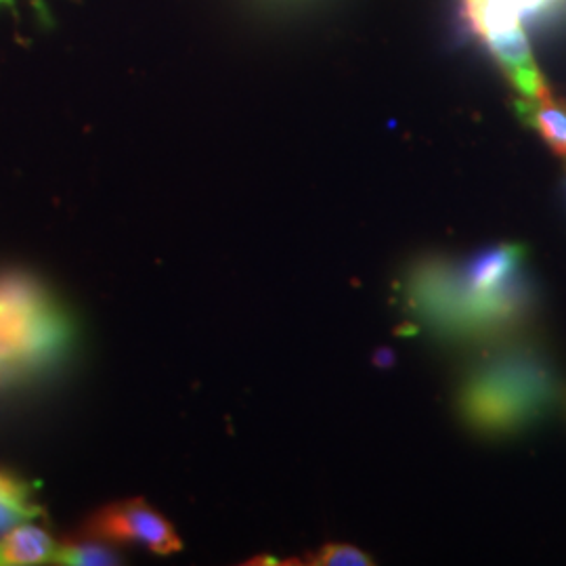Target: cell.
I'll return each instance as SVG.
<instances>
[{"instance_id": "obj_8", "label": "cell", "mask_w": 566, "mask_h": 566, "mask_svg": "<svg viewBox=\"0 0 566 566\" xmlns=\"http://www.w3.org/2000/svg\"><path fill=\"white\" fill-rule=\"evenodd\" d=\"M308 565L367 566L374 565V558L357 547L346 546V544H327L317 554L311 556Z\"/></svg>"}, {"instance_id": "obj_1", "label": "cell", "mask_w": 566, "mask_h": 566, "mask_svg": "<svg viewBox=\"0 0 566 566\" xmlns=\"http://www.w3.org/2000/svg\"><path fill=\"white\" fill-rule=\"evenodd\" d=\"M67 340L60 308L25 275L0 277V371L42 364Z\"/></svg>"}, {"instance_id": "obj_11", "label": "cell", "mask_w": 566, "mask_h": 566, "mask_svg": "<svg viewBox=\"0 0 566 566\" xmlns=\"http://www.w3.org/2000/svg\"><path fill=\"white\" fill-rule=\"evenodd\" d=\"M41 514V507L15 506L11 502H2L0 500V533H7L9 528L21 525V523L34 521Z\"/></svg>"}, {"instance_id": "obj_2", "label": "cell", "mask_w": 566, "mask_h": 566, "mask_svg": "<svg viewBox=\"0 0 566 566\" xmlns=\"http://www.w3.org/2000/svg\"><path fill=\"white\" fill-rule=\"evenodd\" d=\"M546 369L531 359H510L479 374L462 395L465 418L486 432H507L535 420L549 403Z\"/></svg>"}, {"instance_id": "obj_5", "label": "cell", "mask_w": 566, "mask_h": 566, "mask_svg": "<svg viewBox=\"0 0 566 566\" xmlns=\"http://www.w3.org/2000/svg\"><path fill=\"white\" fill-rule=\"evenodd\" d=\"M57 546L42 526L21 523L0 537V566L53 565Z\"/></svg>"}, {"instance_id": "obj_7", "label": "cell", "mask_w": 566, "mask_h": 566, "mask_svg": "<svg viewBox=\"0 0 566 566\" xmlns=\"http://www.w3.org/2000/svg\"><path fill=\"white\" fill-rule=\"evenodd\" d=\"M120 558L116 552L105 546V542L88 537V542H72L60 544L53 556V565H118Z\"/></svg>"}, {"instance_id": "obj_12", "label": "cell", "mask_w": 566, "mask_h": 566, "mask_svg": "<svg viewBox=\"0 0 566 566\" xmlns=\"http://www.w3.org/2000/svg\"><path fill=\"white\" fill-rule=\"evenodd\" d=\"M392 350H388V348H382V350H378L376 355H374V364L380 365V367H388V365H392Z\"/></svg>"}, {"instance_id": "obj_10", "label": "cell", "mask_w": 566, "mask_h": 566, "mask_svg": "<svg viewBox=\"0 0 566 566\" xmlns=\"http://www.w3.org/2000/svg\"><path fill=\"white\" fill-rule=\"evenodd\" d=\"M521 18H531V20H539V18H554L558 13L566 11V0H514Z\"/></svg>"}, {"instance_id": "obj_14", "label": "cell", "mask_w": 566, "mask_h": 566, "mask_svg": "<svg viewBox=\"0 0 566 566\" xmlns=\"http://www.w3.org/2000/svg\"><path fill=\"white\" fill-rule=\"evenodd\" d=\"M36 4H39V7H41V0H36Z\"/></svg>"}, {"instance_id": "obj_4", "label": "cell", "mask_w": 566, "mask_h": 566, "mask_svg": "<svg viewBox=\"0 0 566 566\" xmlns=\"http://www.w3.org/2000/svg\"><path fill=\"white\" fill-rule=\"evenodd\" d=\"M84 533L105 544H135L160 556L182 549L175 526L143 500H124L103 507L84 525Z\"/></svg>"}, {"instance_id": "obj_3", "label": "cell", "mask_w": 566, "mask_h": 566, "mask_svg": "<svg viewBox=\"0 0 566 566\" xmlns=\"http://www.w3.org/2000/svg\"><path fill=\"white\" fill-rule=\"evenodd\" d=\"M465 13L507 81L526 99H549V88L533 60L514 0H464Z\"/></svg>"}, {"instance_id": "obj_9", "label": "cell", "mask_w": 566, "mask_h": 566, "mask_svg": "<svg viewBox=\"0 0 566 566\" xmlns=\"http://www.w3.org/2000/svg\"><path fill=\"white\" fill-rule=\"evenodd\" d=\"M32 497H34V486L0 470V500L2 502H11L15 506L39 507L32 502Z\"/></svg>"}, {"instance_id": "obj_6", "label": "cell", "mask_w": 566, "mask_h": 566, "mask_svg": "<svg viewBox=\"0 0 566 566\" xmlns=\"http://www.w3.org/2000/svg\"><path fill=\"white\" fill-rule=\"evenodd\" d=\"M518 118L537 130L549 149L566 158V112L549 99H518L514 102Z\"/></svg>"}, {"instance_id": "obj_13", "label": "cell", "mask_w": 566, "mask_h": 566, "mask_svg": "<svg viewBox=\"0 0 566 566\" xmlns=\"http://www.w3.org/2000/svg\"><path fill=\"white\" fill-rule=\"evenodd\" d=\"M0 4H13V0H0Z\"/></svg>"}]
</instances>
